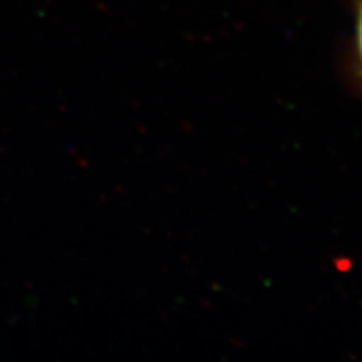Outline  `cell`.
<instances>
[{"label":"cell","mask_w":362,"mask_h":362,"mask_svg":"<svg viewBox=\"0 0 362 362\" xmlns=\"http://www.w3.org/2000/svg\"><path fill=\"white\" fill-rule=\"evenodd\" d=\"M356 44H357V54L362 62V6L359 11V17H357V27H356Z\"/></svg>","instance_id":"1"}]
</instances>
